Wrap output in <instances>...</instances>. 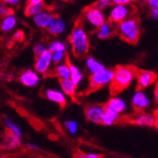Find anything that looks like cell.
Listing matches in <instances>:
<instances>
[{
    "instance_id": "obj_36",
    "label": "cell",
    "mask_w": 158,
    "mask_h": 158,
    "mask_svg": "<svg viewBox=\"0 0 158 158\" xmlns=\"http://www.w3.org/2000/svg\"><path fill=\"white\" fill-rule=\"evenodd\" d=\"M131 0H114L113 5H131Z\"/></svg>"
},
{
    "instance_id": "obj_40",
    "label": "cell",
    "mask_w": 158,
    "mask_h": 158,
    "mask_svg": "<svg viewBox=\"0 0 158 158\" xmlns=\"http://www.w3.org/2000/svg\"><path fill=\"white\" fill-rule=\"evenodd\" d=\"M76 158H87V155L83 152H78L76 154Z\"/></svg>"
},
{
    "instance_id": "obj_28",
    "label": "cell",
    "mask_w": 158,
    "mask_h": 158,
    "mask_svg": "<svg viewBox=\"0 0 158 158\" xmlns=\"http://www.w3.org/2000/svg\"><path fill=\"white\" fill-rule=\"evenodd\" d=\"M64 130L70 135H76L79 131V123L75 119H67L64 121Z\"/></svg>"
},
{
    "instance_id": "obj_15",
    "label": "cell",
    "mask_w": 158,
    "mask_h": 158,
    "mask_svg": "<svg viewBox=\"0 0 158 158\" xmlns=\"http://www.w3.org/2000/svg\"><path fill=\"white\" fill-rule=\"evenodd\" d=\"M133 121L135 125H137L139 127H148V128L155 127L156 114L141 112V113L137 114L134 118Z\"/></svg>"
},
{
    "instance_id": "obj_30",
    "label": "cell",
    "mask_w": 158,
    "mask_h": 158,
    "mask_svg": "<svg viewBox=\"0 0 158 158\" xmlns=\"http://www.w3.org/2000/svg\"><path fill=\"white\" fill-rule=\"evenodd\" d=\"M48 48L46 47L45 44H42V43H39V44H36L33 47V53L35 55V57H39L42 54H44Z\"/></svg>"
},
{
    "instance_id": "obj_14",
    "label": "cell",
    "mask_w": 158,
    "mask_h": 158,
    "mask_svg": "<svg viewBox=\"0 0 158 158\" xmlns=\"http://www.w3.org/2000/svg\"><path fill=\"white\" fill-rule=\"evenodd\" d=\"M67 22L61 16H55L48 28V32L53 36H60L67 31Z\"/></svg>"
},
{
    "instance_id": "obj_20",
    "label": "cell",
    "mask_w": 158,
    "mask_h": 158,
    "mask_svg": "<svg viewBox=\"0 0 158 158\" xmlns=\"http://www.w3.org/2000/svg\"><path fill=\"white\" fill-rule=\"evenodd\" d=\"M22 145L21 137L14 135L10 133H7L4 135L3 141H2V147L6 150H13L17 149Z\"/></svg>"
},
{
    "instance_id": "obj_29",
    "label": "cell",
    "mask_w": 158,
    "mask_h": 158,
    "mask_svg": "<svg viewBox=\"0 0 158 158\" xmlns=\"http://www.w3.org/2000/svg\"><path fill=\"white\" fill-rule=\"evenodd\" d=\"M66 58H67L66 52H53L52 53V61L55 65L65 63Z\"/></svg>"
},
{
    "instance_id": "obj_18",
    "label": "cell",
    "mask_w": 158,
    "mask_h": 158,
    "mask_svg": "<svg viewBox=\"0 0 158 158\" xmlns=\"http://www.w3.org/2000/svg\"><path fill=\"white\" fill-rule=\"evenodd\" d=\"M104 106H105V108L111 109L114 112L118 113L119 114L125 113V111L128 109V104L126 102V100L124 98H122L120 97H117V96L110 98L107 103Z\"/></svg>"
},
{
    "instance_id": "obj_34",
    "label": "cell",
    "mask_w": 158,
    "mask_h": 158,
    "mask_svg": "<svg viewBox=\"0 0 158 158\" xmlns=\"http://www.w3.org/2000/svg\"><path fill=\"white\" fill-rule=\"evenodd\" d=\"M25 38V32L21 30H17L14 31L13 35H12V39L16 42H22Z\"/></svg>"
},
{
    "instance_id": "obj_33",
    "label": "cell",
    "mask_w": 158,
    "mask_h": 158,
    "mask_svg": "<svg viewBox=\"0 0 158 158\" xmlns=\"http://www.w3.org/2000/svg\"><path fill=\"white\" fill-rule=\"evenodd\" d=\"M0 14H1V16L5 17V16L10 15V14H13V12H12L11 8H10L8 6H4L3 4H1L0 5Z\"/></svg>"
},
{
    "instance_id": "obj_23",
    "label": "cell",
    "mask_w": 158,
    "mask_h": 158,
    "mask_svg": "<svg viewBox=\"0 0 158 158\" xmlns=\"http://www.w3.org/2000/svg\"><path fill=\"white\" fill-rule=\"evenodd\" d=\"M120 118V114L117 112H114L111 109L105 108L104 114H103V118L102 124L104 126H112L114 124H116Z\"/></svg>"
},
{
    "instance_id": "obj_2",
    "label": "cell",
    "mask_w": 158,
    "mask_h": 158,
    "mask_svg": "<svg viewBox=\"0 0 158 158\" xmlns=\"http://www.w3.org/2000/svg\"><path fill=\"white\" fill-rule=\"evenodd\" d=\"M137 69L133 65H118L114 68V81L111 86V92L118 94L120 91L128 88L135 79L136 80Z\"/></svg>"
},
{
    "instance_id": "obj_43",
    "label": "cell",
    "mask_w": 158,
    "mask_h": 158,
    "mask_svg": "<svg viewBox=\"0 0 158 158\" xmlns=\"http://www.w3.org/2000/svg\"><path fill=\"white\" fill-rule=\"evenodd\" d=\"M155 114H156V116H158V105H157V107L155 109Z\"/></svg>"
},
{
    "instance_id": "obj_38",
    "label": "cell",
    "mask_w": 158,
    "mask_h": 158,
    "mask_svg": "<svg viewBox=\"0 0 158 158\" xmlns=\"http://www.w3.org/2000/svg\"><path fill=\"white\" fill-rule=\"evenodd\" d=\"M27 147L30 149V150H39V146L37 144H35V143H32V142H28L27 144Z\"/></svg>"
},
{
    "instance_id": "obj_44",
    "label": "cell",
    "mask_w": 158,
    "mask_h": 158,
    "mask_svg": "<svg viewBox=\"0 0 158 158\" xmlns=\"http://www.w3.org/2000/svg\"><path fill=\"white\" fill-rule=\"evenodd\" d=\"M1 158H4V156H3V155H1Z\"/></svg>"
},
{
    "instance_id": "obj_11",
    "label": "cell",
    "mask_w": 158,
    "mask_h": 158,
    "mask_svg": "<svg viewBox=\"0 0 158 158\" xmlns=\"http://www.w3.org/2000/svg\"><path fill=\"white\" fill-rule=\"evenodd\" d=\"M19 80L24 86H27V87H35V86L39 84L41 78L40 74L37 73L35 70L27 68L21 73Z\"/></svg>"
},
{
    "instance_id": "obj_12",
    "label": "cell",
    "mask_w": 158,
    "mask_h": 158,
    "mask_svg": "<svg viewBox=\"0 0 158 158\" xmlns=\"http://www.w3.org/2000/svg\"><path fill=\"white\" fill-rule=\"evenodd\" d=\"M44 96L49 102L60 106H64L67 103V96L61 90L56 88H48L44 92Z\"/></svg>"
},
{
    "instance_id": "obj_17",
    "label": "cell",
    "mask_w": 158,
    "mask_h": 158,
    "mask_svg": "<svg viewBox=\"0 0 158 158\" xmlns=\"http://www.w3.org/2000/svg\"><path fill=\"white\" fill-rule=\"evenodd\" d=\"M84 65H85L86 71L90 74V76L98 74L99 72H102V71L107 69V67L102 63L98 61L93 56L86 57L85 61H84Z\"/></svg>"
},
{
    "instance_id": "obj_16",
    "label": "cell",
    "mask_w": 158,
    "mask_h": 158,
    "mask_svg": "<svg viewBox=\"0 0 158 158\" xmlns=\"http://www.w3.org/2000/svg\"><path fill=\"white\" fill-rule=\"evenodd\" d=\"M45 10H47V8L44 1H42V0H30L25 6V14L27 17H34Z\"/></svg>"
},
{
    "instance_id": "obj_5",
    "label": "cell",
    "mask_w": 158,
    "mask_h": 158,
    "mask_svg": "<svg viewBox=\"0 0 158 158\" xmlns=\"http://www.w3.org/2000/svg\"><path fill=\"white\" fill-rule=\"evenodd\" d=\"M135 9L133 5H113L108 11V21L118 25L123 21L132 17Z\"/></svg>"
},
{
    "instance_id": "obj_25",
    "label": "cell",
    "mask_w": 158,
    "mask_h": 158,
    "mask_svg": "<svg viewBox=\"0 0 158 158\" xmlns=\"http://www.w3.org/2000/svg\"><path fill=\"white\" fill-rule=\"evenodd\" d=\"M69 65H70V80L78 86L81 83L84 78V74L75 64H72L70 61H69Z\"/></svg>"
},
{
    "instance_id": "obj_10",
    "label": "cell",
    "mask_w": 158,
    "mask_h": 158,
    "mask_svg": "<svg viewBox=\"0 0 158 158\" xmlns=\"http://www.w3.org/2000/svg\"><path fill=\"white\" fill-rule=\"evenodd\" d=\"M157 75L151 70H138L136 76V85L138 89L144 90L157 81Z\"/></svg>"
},
{
    "instance_id": "obj_8",
    "label": "cell",
    "mask_w": 158,
    "mask_h": 158,
    "mask_svg": "<svg viewBox=\"0 0 158 158\" xmlns=\"http://www.w3.org/2000/svg\"><path fill=\"white\" fill-rule=\"evenodd\" d=\"M131 104L136 111H145L151 107L152 100L144 90L138 89L132 97Z\"/></svg>"
},
{
    "instance_id": "obj_19",
    "label": "cell",
    "mask_w": 158,
    "mask_h": 158,
    "mask_svg": "<svg viewBox=\"0 0 158 158\" xmlns=\"http://www.w3.org/2000/svg\"><path fill=\"white\" fill-rule=\"evenodd\" d=\"M116 32H117V25H114L110 21H107L97 31V37L102 40L108 39L112 37Z\"/></svg>"
},
{
    "instance_id": "obj_39",
    "label": "cell",
    "mask_w": 158,
    "mask_h": 158,
    "mask_svg": "<svg viewBox=\"0 0 158 158\" xmlns=\"http://www.w3.org/2000/svg\"><path fill=\"white\" fill-rule=\"evenodd\" d=\"M86 155H87V158H100V155L96 152H89L86 153Z\"/></svg>"
},
{
    "instance_id": "obj_7",
    "label": "cell",
    "mask_w": 158,
    "mask_h": 158,
    "mask_svg": "<svg viewBox=\"0 0 158 158\" xmlns=\"http://www.w3.org/2000/svg\"><path fill=\"white\" fill-rule=\"evenodd\" d=\"M52 64H54L52 61V52L48 49L44 54L36 57L34 62V70L39 74L46 75L52 68Z\"/></svg>"
},
{
    "instance_id": "obj_37",
    "label": "cell",
    "mask_w": 158,
    "mask_h": 158,
    "mask_svg": "<svg viewBox=\"0 0 158 158\" xmlns=\"http://www.w3.org/2000/svg\"><path fill=\"white\" fill-rule=\"evenodd\" d=\"M153 97H154V100L158 103V81L155 82L154 84V89H153Z\"/></svg>"
},
{
    "instance_id": "obj_41",
    "label": "cell",
    "mask_w": 158,
    "mask_h": 158,
    "mask_svg": "<svg viewBox=\"0 0 158 158\" xmlns=\"http://www.w3.org/2000/svg\"><path fill=\"white\" fill-rule=\"evenodd\" d=\"M151 17H152V19L158 21V13H151Z\"/></svg>"
},
{
    "instance_id": "obj_3",
    "label": "cell",
    "mask_w": 158,
    "mask_h": 158,
    "mask_svg": "<svg viewBox=\"0 0 158 158\" xmlns=\"http://www.w3.org/2000/svg\"><path fill=\"white\" fill-rule=\"evenodd\" d=\"M117 32L121 39L130 43L136 44L141 35L140 24L137 18L130 17L117 26Z\"/></svg>"
},
{
    "instance_id": "obj_24",
    "label": "cell",
    "mask_w": 158,
    "mask_h": 158,
    "mask_svg": "<svg viewBox=\"0 0 158 158\" xmlns=\"http://www.w3.org/2000/svg\"><path fill=\"white\" fill-rule=\"evenodd\" d=\"M16 25H17V18L15 17L14 14H10V15L2 18L1 31L3 32H10L13 31V28H15Z\"/></svg>"
},
{
    "instance_id": "obj_13",
    "label": "cell",
    "mask_w": 158,
    "mask_h": 158,
    "mask_svg": "<svg viewBox=\"0 0 158 158\" xmlns=\"http://www.w3.org/2000/svg\"><path fill=\"white\" fill-rule=\"evenodd\" d=\"M55 16L56 15L53 13V11L47 9L41 13L37 14L36 16L32 17V21L36 27L43 28V30H48Z\"/></svg>"
},
{
    "instance_id": "obj_21",
    "label": "cell",
    "mask_w": 158,
    "mask_h": 158,
    "mask_svg": "<svg viewBox=\"0 0 158 158\" xmlns=\"http://www.w3.org/2000/svg\"><path fill=\"white\" fill-rule=\"evenodd\" d=\"M53 74L61 80H68L70 79V65L69 61L55 65L53 69Z\"/></svg>"
},
{
    "instance_id": "obj_32",
    "label": "cell",
    "mask_w": 158,
    "mask_h": 158,
    "mask_svg": "<svg viewBox=\"0 0 158 158\" xmlns=\"http://www.w3.org/2000/svg\"><path fill=\"white\" fill-rule=\"evenodd\" d=\"M146 4L151 13H158V0H148Z\"/></svg>"
},
{
    "instance_id": "obj_27",
    "label": "cell",
    "mask_w": 158,
    "mask_h": 158,
    "mask_svg": "<svg viewBox=\"0 0 158 158\" xmlns=\"http://www.w3.org/2000/svg\"><path fill=\"white\" fill-rule=\"evenodd\" d=\"M48 50L53 52H66L67 51V44L62 40H53L49 43L48 47Z\"/></svg>"
},
{
    "instance_id": "obj_6",
    "label": "cell",
    "mask_w": 158,
    "mask_h": 158,
    "mask_svg": "<svg viewBox=\"0 0 158 158\" xmlns=\"http://www.w3.org/2000/svg\"><path fill=\"white\" fill-rule=\"evenodd\" d=\"M114 69L107 68L102 72H99L89 77V88L92 90L103 87L106 85H111L114 81Z\"/></svg>"
},
{
    "instance_id": "obj_9",
    "label": "cell",
    "mask_w": 158,
    "mask_h": 158,
    "mask_svg": "<svg viewBox=\"0 0 158 158\" xmlns=\"http://www.w3.org/2000/svg\"><path fill=\"white\" fill-rule=\"evenodd\" d=\"M105 106L99 104H90L86 106L84 110L85 118L89 122L94 124H99L102 122Z\"/></svg>"
},
{
    "instance_id": "obj_26",
    "label": "cell",
    "mask_w": 158,
    "mask_h": 158,
    "mask_svg": "<svg viewBox=\"0 0 158 158\" xmlns=\"http://www.w3.org/2000/svg\"><path fill=\"white\" fill-rule=\"evenodd\" d=\"M4 124H5L6 128L8 129L9 133H10V134H12L14 135H17L19 137H22L23 136V130H22V128L15 121H13L11 118H6L5 120H4Z\"/></svg>"
},
{
    "instance_id": "obj_42",
    "label": "cell",
    "mask_w": 158,
    "mask_h": 158,
    "mask_svg": "<svg viewBox=\"0 0 158 158\" xmlns=\"http://www.w3.org/2000/svg\"><path fill=\"white\" fill-rule=\"evenodd\" d=\"M155 129L158 131V116H156V122H155Z\"/></svg>"
},
{
    "instance_id": "obj_35",
    "label": "cell",
    "mask_w": 158,
    "mask_h": 158,
    "mask_svg": "<svg viewBox=\"0 0 158 158\" xmlns=\"http://www.w3.org/2000/svg\"><path fill=\"white\" fill-rule=\"evenodd\" d=\"M21 1L19 0H4L2 1V4H6V6L8 7H18L20 5Z\"/></svg>"
},
{
    "instance_id": "obj_1",
    "label": "cell",
    "mask_w": 158,
    "mask_h": 158,
    "mask_svg": "<svg viewBox=\"0 0 158 158\" xmlns=\"http://www.w3.org/2000/svg\"><path fill=\"white\" fill-rule=\"evenodd\" d=\"M71 50L75 57L82 58L87 55L90 48V41L88 33L81 23H78L71 31L68 37Z\"/></svg>"
},
{
    "instance_id": "obj_4",
    "label": "cell",
    "mask_w": 158,
    "mask_h": 158,
    "mask_svg": "<svg viewBox=\"0 0 158 158\" xmlns=\"http://www.w3.org/2000/svg\"><path fill=\"white\" fill-rule=\"evenodd\" d=\"M83 20L92 28H95L97 31L108 21L105 12L102 10H99L96 5L89 6L88 8H86L84 10Z\"/></svg>"
},
{
    "instance_id": "obj_22",
    "label": "cell",
    "mask_w": 158,
    "mask_h": 158,
    "mask_svg": "<svg viewBox=\"0 0 158 158\" xmlns=\"http://www.w3.org/2000/svg\"><path fill=\"white\" fill-rule=\"evenodd\" d=\"M60 88L67 97L74 98L77 94L78 86L70 79H68V80H61L60 81Z\"/></svg>"
},
{
    "instance_id": "obj_31",
    "label": "cell",
    "mask_w": 158,
    "mask_h": 158,
    "mask_svg": "<svg viewBox=\"0 0 158 158\" xmlns=\"http://www.w3.org/2000/svg\"><path fill=\"white\" fill-rule=\"evenodd\" d=\"M99 10H102L104 11V10L106 9H110L113 6V1H110V0H98V1L96 2L95 4Z\"/></svg>"
}]
</instances>
